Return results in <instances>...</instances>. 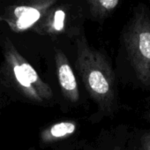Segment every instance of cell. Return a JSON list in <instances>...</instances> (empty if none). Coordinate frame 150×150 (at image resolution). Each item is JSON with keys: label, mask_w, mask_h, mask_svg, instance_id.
I'll list each match as a JSON object with an SVG mask.
<instances>
[{"label": "cell", "mask_w": 150, "mask_h": 150, "mask_svg": "<svg viewBox=\"0 0 150 150\" xmlns=\"http://www.w3.org/2000/svg\"><path fill=\"white\" fill-rule=\"evenodd\" d=\"M76 67L83 84L99 110L110 115L117 108V88L113 70L106 57L88 44L85 35L77 40Z\"/></svg>", "instance_id": "cell-1"}, {"label": "cell", "mask_w": 150, "mask_h": 150, "mask_svg": "<svg viewBox=\"0 0 150 150\" xmlns=\"http://www.w3.org/2000/svg\"><path fill=\"white\" fill-rule=\"evenodd\" d=\"M6 70L13 84L27 99L42 103L53 98L51 88L45 83L34 67L18 52L10 41H6L4 47Z\"/></svg>", "instance_id": "cell-2"}, {"label": "cell", "mask_w": 150, "mask_h": 150, "mask_svg": "<svg viewBox=\"0 0 150 150\" xmlns=\"http://www.w3.org/2000/svg\"><path fill=\"white\" fill-rule=\"evenodd\" d=\"M129 61L138 81L150 87V17L137 12L124 35Z\"/></svg>", "instance_id": "cell-3"}, {"label": "cell", "mask_w": 150, "mask_h": 150, "mask_svg": "<svg viewBox=\"0 0 150 150\" xmlns=\"http://www.w3.org/2000/svg\"><path fill=\"white\" fill-rule=\"evenodd\" d=\"M57 75L63 96L69 102L75 103L80 99V91L73 70L66 55L60 50L55 53Z\"/></svg>", "instance_id": "cell-4"}, {"label": "cell", "mask_w": 150, "mask_h": 150, "mask_svg": "<svg viewBox=\"0 0 150 150\" xmlns=\"http://www.w3.org/2000/svg\"><path fill=\"white\" fill-rule=\"evenodd\" d=\"M51 4L46 5L42 7L22 6H19L14 10L15 14V24L14 28L16 31H24L34 26L42 17L44 7H48Z\"/></svg>", "instance_id": "cell-5"}, {"label": "cell", "mask_w": 150, "mask_h": 150, "mask_svg": "<svg viewBox=\"0 0 150 150\" xmlns=\"http://www.w3.org/2000/svg\"><path fill=\"white\" fill-rule=\"evenodd\" d=\"M77 129V124L73 121H61L44 129L40 135L42 143L49 144L71 136Z\"/></svg>", "instance_id": "cell-6"}, {"label": "cell", "mask_w": 150, "mask_h": 150, "mask_svg": "<svg viewBox=\"0 0 150 150\" xmlns=\"http://www.w3.org/2000/svg\"><path fill=\"white\" fill-rule=\"evenodd\" d=\"M66 27V13L62 8H57L50 15L49 21L44 26L46 33L50 35H58L64 32Z\"/></svg>", "instance_id": "cell-7"}, {"label": "cell", "mask_w": 150, "mask_h": 150, "mask_svg": "<svg viewBox=\"0 0 150 150\" xmlns=\"http://www.w3.org/2000/svg\"><path fill=\"white\" fill-rule=\"evenodd\" d=\"M91 13L99 18H104L116 9L119 0H88Z\"/></svg>", "instance_id": "cell-8"}, {"label": "cell", "mask_w": 150, "mask_h": 150, "mask_svg": "<svg viewBox=\"0 0 150 150\" xmlns=\"http://www.w3.org/2000/svg\"><path fill=\"white\" fill-rule=\"evenodd\" d=\"M141 150H150V132L144 134L141 138Z\"/></svg>", "instance_id": "cell-9"}, {"label": "cell", "mask_w": 150, "mask_h": 150, "mask_svg": "<svg viewBox=\"0 0 150 150\" xmlns=\"http://www.w3.org/2000/svg\"><path fill=\"white\" fill-rule=\"evenodd\" d=\"M28 150H35V148L34 146H31V147H29Z\"/></svg>", "instance_id": "cell-10"}, {"label": "cell", "mask_w": 150, "mask_h": 150, "mask_svg": "<svg viewBox=\"0 0 150 150\" xmlns=\"http://www.w3.org/2000/svg\"><path fill=\"white\" fill-rule=\"evenodd\" d=\"M148 117H149V118H150V114H149V115H148Z\"/></svg>", "instance_id": "cell-11"}]
</instances>
